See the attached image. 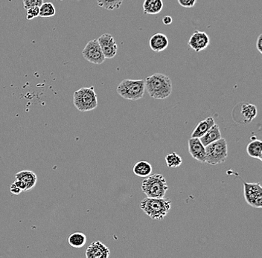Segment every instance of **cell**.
<instances>
[{
  "label": "cell",
  "mask_w": 262,
  "mask_h": 258,
  "mask_svg": "<svg viewBox=\"0 0 262 258\" xmlns=\"http://www.w3.org/2000/svg\"><path fill=\"white\" fill-rule=\"evenodd\" d=\"M144 87L148 95L155 99H166L172 93V81L168 76L161 73L146 78Z\"/></svg>",
  "instance_id": "cell-1"
},
{
  "label": "cell",
  "mask_w": 262,
  "mask_h": 258,
  "mask_svg": "<svg viewBox=\"0 0 262 258\" xmlns=\"http://www.w3.org/2000/svg\"><path fill=\"white\" fill-rule=\"evenodd\" d=\"M171 202L169 199L147 198L140 202V208L147 216L155 220H163L169 213L171 208Z\"/></svg>",
  "instance_id": "cell-2"
},
{
  "label": "cell",
  "mask_w": 262,
  "mask_h": 258,
  "mask_svg": "<svg viewBox=\"0 0 262 258\" xmlns=\"http://www.w3.org/2000/svg\"><path fill=\"white\" fill-rule=\"evenodd\" d=\"M141 189L147 197L163 198L168 190V186L163 175L155 173L143 180Z\"/></svg>",
  "instance_id": "cell-3"
},
{
  "label": "cell",
  "mask_w": 262,
  "mask_h": 258,
  "mask_svg": "<svg viewBox=\"0 0 262 258\" xmlns=\"http://www.w3.org/2000/svg\"><path fill=\"white\" fill-rule=\"evenodd\" d=\"M73 103L80 112H88L97 108L98 98L94 87H84L76 91L73 95Z\"/></svg>",
  "instance_id": "cell-4"
},
{
  "label": "cell",
  "mask_w": 262,
  "mask_h": 258,
  "mask_svg": "<svg viewBox=\"0 0 262 258\" xmlns=\"http://www.w3.org/2000/svg\"><path fill=\"white\" fill-rule=\"evenodd\" d=\"M144 80L125 79L117 87V93L129 101L141 99L144 94Z\"/></svg>",
  "instance_id": "cell-5"
},
{
  "label": "cell",
  "mask_w": 262,
  "mask_h": 258,
  "mask_svg": "<svg viewBox=\"0 0 262 258\" xmlns=\"http://www.w3.org/2000/svg\"><path fill=\"white\" fill-rule=\"evenodd\" d=\"M205 151L206 163L211 165L223 163L228 157L227 140L225 138H220L205 146Z\"/></svg>",
  "instance_id": "cell-6"
},
{
  "label": "cell",
  "mask_w": 262,
  "mask_h": 258,
  "mask_svg": "<svg viewBox=\"0 0 262 258\" xmlns=\"http://www.w3.org/2000/svg\"><path fill=\"white\" fill-rule=\"evenodd\" d=\"M246 202L252 208H262V187L260 183H244Z\"/></svg>",
  "instance_id": "cell-7"
},
{
  "label": "cell",
  "mask_w": 262,
  "mask_h": 258,
  "mask_svg": "<svg viewBox=\"0 0 262 258\" xmlns=\"http://www.w3.org/2000/svg\"><path fill=\"white\" fill-rule=\"evenodd\" d=\"M82 55L86 60L93 64H102L106 60L98 44V40L89 41L84 47Z\"/></svg>",
  "instance_id": "cell-8"
},
{
  "label": "cell",
  "mask_w": 262,
  "mask_h": 258,
  "mask_svg": "<svg viewBox=\"0 0 262 258\" xmlns=\"http://www.w3.org/2000/svg\"><path fill=\"white\" fill-rule=\"evenodd\" d=\"M97 40L106 59H112L115 57L118 50V46L112 35L104 34Z\"/></svg>",
  "instance_id": "cell-9"
},
{
  "label": "cell",
  "mask_w": 262,
  "mask_h": 258,
  "mask_svg": "<svg viewBox=\"0 0 262 258\" xmlns=\"http://www.w3.org/2000/svg\"><path fill=\"white\" fill-rule=\"evenodd\" d=\"M188 44L195 52H200L209 46L210 38L205 31H195L190 36Z\"/></svg>",
  "instance_id": "cell-10"
},
{
  "label": "cell",
  "mask_w": 262,
  "mask_h": 258,
  "mask_svg": "<svg viewBox=\"0 0 262 258\" xmlns=\"http://www.w3.org/2000/svg\"><path fill=\"white\" fill-rule=\"evenodd\" d=\"M87 258H108L110 256L109 248L99 240L93 242L86 249Z\"/></svg>",
  "instance_id": "cell-11"
},
{
  "label": "cell",
  "mask_w": 262,
  "mask_h": 258,
  "mask_svg": "<svg viewBox=\"0 0 262 258\" xmlns=\"http://www.w3.org/2000/svg\"><path fill=\"white\" fill-rule=\"evenodd\" d=\"M189 152L193 159L201 163H206L205 146L199 138H191L189 140Z\"/></svg>",
  "instance_id": "cell-12"
},
{
  "label": "cell",
  "mask_w": 262,
  "mask_h": 258,
  "mask_svg": "<svg viewBox=\"0 0 262 258\" xmlns=\"http://www.w3.org/2000/svg\"><path fill=\"white\" fill-rule=\"evenodd\" d=\"M168 38L166 34L162 33L154 34L149 40V46L155 52H163L168 48Z\"/></svg>",
  "instance_id": "cell-13"
},
{
  "label": "cell",
  "mask_w": 262,
  "mask_h": 258,
  "mask_svg": "<svg viewBox=\"0 0 262 258\" xmlns=\"http://www.w3.org/2000/svg\"><path fill=\"white\" fill-rule=\"evenodd\" d=\"M15 179L21 181L25 186L26 191H28L35 187L38 177L36 173L31 170H23L16 173Z\"/></svg>",
  "instance_id": "cell-14"
},
{
  "label": "cell",
  "mask_w": 262,
  "mask_h": 258,
  "mask_svg": "<svg viewBox=\"0 0 262 258\" xmlns=\"http://www.w3.org/2000/svg\"><path fill=\"white\" fill-rule=\"evenodd\" d=\"M220 138H221L220 127L217 124H214L202 137L200 138V140L203 145L206 146Z\"/></svg>",
  "instance_id": "cell-15"
},
{
  "label": "cell",
  "mask_w": 262,
  "mask_h": 258,
  "mask_svg": "<svg viewBox=\"0 0 262 258\" xmlns=\"http://www.w3.org/2000/svg\"><path fill=\"white\" fill-rule=\"evenodd\" d=\"M244 124H249L257 116V107L252 103H243L240 111Z\"/></svg>",
  "instance_id": "cell-16"
},
{
  "label": "cell",
  "mask_w": 262,
  "mask_h": 258,
  "mask_svg": "<svg viewBox=\"0 0 262 258\" xmlns=\"http://www.w3.org/2000/svg\"><path fill=\"white\" fill-rule=\"evenodd\" d=\"M142 9L145 14H158L163 9V0H144Z\"/></svg>",
  "instance_id": "cell-17"
},
{
  "label": "cell",
  "mask_w": 262,
  "mask_h": 258,
  "mask_svg": "<svg viewBox=\"0 0 262 258\" xmlns=\"http://www.w3.org/2000/svg\"><path fill=\"white\" fill-rule=\"evenodd\" d=\"M214 124H215V122H214V119L212 117H209L201 121L195 127V130L192 132V138H201Z\"/></svg>",
  "instance_id": "cell-18"
},
{
  "label": "cell",
  "mask_w": 262,
  "mask_h": 258,
  "mask_svg": "<svg viewBox=\"0 0 262 258\" xmlns=\"http://www.w3.org/2000/svg\"><path fill=\"white\" fill-rule=\"evenodd\" d=\"M152 165L147 161H139L136 162L133 166V171L136 176L139 177L145 178L152 174Z\"/></svg>",
  "instance_id": "cell-19"
},
{
  "label": "cell",
  "mask_w": 262,
  "mask_h": 258,
  "mask_svg": "<svg viewBox=\"0 0 262 258\" xmlns=\"http://www.w3.org/2000/svg\"><path fill=\"white\" fill-rule=\"evenodd\" d=\"M247 153L250 157L262 160V142L260 140L254 139L247 146Z\"/></svg>",
  "instance_id": "cell-20"
},
{
  "label": "cell",
  "mask_w": 262,
  "mask_h": 258,
  "mask_svg": "<svg viewBox=\"0 0 262 258\" xmlns=\"http://www.w3.org/2000/svg\"><path fill=\"white\" fill-rule=\"evenodd\" d=\"M68 243L73 248H82L87 243V237L82 232H74L68 237Z\"/></svg>",
  "instance_id": "cell-21"
},
{
  "label": "cell",
  "mask_w": 262,
  "mask_h": 258,
  "mask_svg": "<svg viewBox=\"0 0 262 258\" xmlns=\"http://www.w3.org/2000/svg\"><path fill=\"white\" fill-rule=\"evenodd\" d=\"M123 2L124 0H97V4L106 10L113 11L119 9Z\"/></svg>",
  "instance_id": "cell-22"
},
{
  "label": "cell",
  "mask_w": 262,
  "mask_h": 258,
  "mask_svg": "<svg viewBox=\"0 0 262 258\" xmlns=\"http://www.w3.org/2000/svg\"><path fill=\"white\" fill-rule=\"evenodd\" d=\"M56 14V9L52 3H44L40 6V17L43 18L52 17Z\"/></svg>",
  "instance_id": "cell-23"
},
{
  "label": "cell",
  "mask_w": 262,
  "mask_h": 258,
  "mask_svg": "<svg viewBox=\"0 0 262 258\" xmlns=\"http://www.w3.org/2000/svg\"><path fill=\"white\" fill-rule=\"evenodd\" d=\"M167 166L169 168H177L182 165V159L177 153H172L166 156Z\"/></svg>",
  "instance_id": "cell-24"
},
{
  "label": "cell",
  "mask_w": 262,
  "mask_h": 258,
  "mask_svg": "<svg viewBox=\"0 0 262 258\" xmlns=\"http://www.w3.org/2000/svg\"><path fill=\"white\" fill-rule=\"evenodd\" d=\"M39 15L40 7H38V6L29 8L26 10V19L28 20H33V19L39 17Z\"/></svg>",
  "instance_id": "cell-25"
},
{
  "label": "cell",
  "mask_w": 262,
  "mask_h": 258,
  "mask_svg": "<svg viewBox=\"0 0 262 258\" xmlns=\"http://www.w3.org/2000/svg\"><path fill=\"white\" fill-rule=\"evenodd\" d=\"M23 7L25 10L31 7H40L44 3V0H23Z\"/></svg>",
  "instance_id": "cell-26"
},
{
  "label": "cell",
  "mask_w": 262,
  "mask_h": 258,
  "mask_svg": "<svg viewBox=\"0 0 262 258\" xmlns=\"http://www.w3.org/2000/svg\"><path fill=\"white\" fill-rule=\"evenodd\" d=\"M197 0H178V3L182 7L185 9L193 8L196 4Z\"/></svg>",
  "instance_id": "cell-27"
},
{
  "label": "cell",
  "mask_w": 262,
  "mask_h": 258,
  "mask_svg": "<svg viewBox=\"0 0 262 258\" xmlns=\"http://www.w3.org/2000/svg\"><path fill=\"white\" fill-rule=\"evenodd\" d=\"M11 192L13 194H16V195H18L20 193L22 192L21 189L20 188L17 187L16 185H14V183L12 184L10 187Z\"/></svg>",
  "instance_id": "cell-28"
},
{
  "label": "cell",
  "mask_w": 262,
  "mask_h": 258,
  "mask_svg": "<svg viewBox=\"0 0 262 258\" xmlns=\"http://www.w3.org/2000/svg\"><path fill=\"white\" fill-rule=\"evenodd\" d=\"M256 48L258 52L262 54V34H260L258 39H257Z\"/></svg>",
  "instance_id": "cell-29"
},
{
  "label": "cell",
  "mask_w": 262,
  "mask_h": 258,
  "mask_svg": "<svg viewBox=\"0 0 262 258\" xmlns=\"http://www.w3.org/2000/svg\"><path fill=\"white\" fill-rule=\"evenodd\" d=\"M14 184L16 185L17 187L20 188L21 189L22 191H26V189H25V186H24L23 182L20 180L14 179Z\"/></svg>",
  "instance_id": "cell-30"
},
{
  "label": "cell",
  "mask_w": 262,
  "mask_h": 258,
  "mask_svg": "<svg viewBox=\"0 0 262 258\" xmlns=\"http://www.w3.org/2000/svg\"><path fill=\"white\" fill-rule=\"evenodd\" d=\"M173 22V18L171 17V16H165L163 19V23L165 24V25H171Z\"/></svg>",
  "instance_id": "cell-31"
}]
</instances>
